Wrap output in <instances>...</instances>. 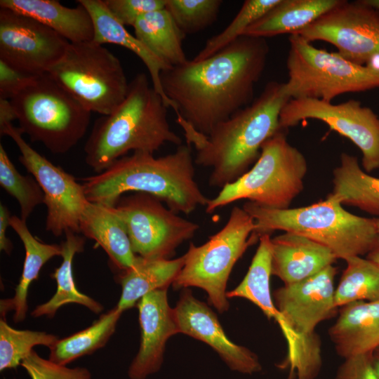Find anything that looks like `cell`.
<instances>
[{
  "label": "cell",
  "instance_id": "cell-41",
  "mask_svg": "<svg viewBox=\"0 0 379 379\" xmlns=\"http://www.w3.org/2000/svg\"><path fill=\"white\" fill-rule=\"evenodd\" d=\"M11 215L8 208L1 203L0 204V249L6 254H11L13 244L6 237V230L10 226Z\"/></svg>",
  "mask_w": 379,
  "mask_h": 379
},
{
  "label": "cell",
  "instance_id": "cell-30",
  "mask_svg": "<svg viewBox=\"0 0 379 379\" xmlns=\"http://www.w3.org/2000/svg\"><path fill=\"white\" fill-rule=\"evenodd\" d=\"M133 27L135 36L168 67L188 60L182 48L185 35L165 8L142 15Z\"/></svg>",
  "mask_w": 379,
  "mask_h": 379
},
{
  "label": "cell",
  "instance_id": "cell-44",
  "mask_svg": "<svg viewBox=\"0 0 379 379\" xmlns=\"http://www.w3.org/2000/svg\"><path fill=\"white\" fill-rule=\"evenodd\" d=\"M366 258L379 265V240L373 249L367 254Z\"/></svg>",
  "mask_w": 379,
  "mask_h": 379
},
{
  "label": "cell",
  "instance_id": "cell-18",
  "mask_svg": "<svg viewBox=\"0 0 379 379\" xmlns=\"http://www.w3.org/2000/svg\"><path fill=\"white\" fill-rule=\"evenodd\" d=\"M141 328L138 352L128 370L131 379H145L159 370L168 339L178 333L173 308L168 304L167 288L152 291L137 303Z\"/></svg>",
  "mask_w": 379,
  "mask_h": 379
},
{
  "label": "cell",
  "instance_id": "cell-45",
  "mask_svg": "<svg viewBox=\"0 0 379 379\" xmlns=\"http://www.w3.org/2000/svg\"><path fill=\"white\" fill-rule=\"evenodd\" d=\"M367 4L379 11V0H364Z\"/></svg>",
  "mask_w": 379,
  "mask_h": 379
},
{
  "label": "cell",
  "instance_id": "cell-37",
  "mask_svg": "<svg viewBox=\"0 0 379 379\" xmlns=\"http://www.w3.org/2000/svg\"><path fill=\"white\" fill-rule=\"evenodd\" d=\"M32 379H91L85 368H67L41 357L34 350L21 362Z\"/></svg>",
  "mask_w": 379,
  "mask_h": 379
},
{
  "label": "cell",
  "instance_id": "cell-2",
  "mask_svg": "<svg viewBox=\"0 0 379 379\" xmlns=\"http://www.w3.org/2000/svg\"><path fill=\"white\" fill-rule=\"evenodd\" d=\"M291 100L284 82H268L260 95L204 135L189 124L181 128L187 145L196 149L194 163L211 168V187L222 188L248 171L263 144L278 131L279 115Z\"/></svg>",
  "mask_w": 379,
  "mask_h": 379
},
{
  "label": "cell",
  "instance_id": "cell-33",
  "mask_svg": "<svg viewBox=\"0 0 379 379\" xmlns=\"http://www.w3.org/2000/svg\"><path fill=\"white\" fill-rule=\"evenodd\" d=\"M0 185L18 201L20 218L27 220L34 208L44 204V194L33 176L23 175L17 170L4 146L0 144Z\"/></svg>",
  "mask_w": 379,
  "mask_h": 379
},
{
  "label": "cell",
  "instance_id": "cell-9",
  "mask_svg": "<svg viewBox=\"0 0 379 379\" xmlns=\"http://www.w3.org/2000/svg\"><path fill=\"white\" fill-rule=\"evenodd\" d=\"M253 218L243 208L234 206L225 225L201 246L190 244L185 263L173 285L176 288L194 286L204 290L210 303L219 312L229 309L227 283L233 267L251 243Z\"/></svg>",
  "mask_w": 379,
  "mask_h": 379
},
{
  "label": "cell",
  "instance_id": "cell-24",
  "mask_svg": "<svg viewBox=\"0 0 379 379\" xmlns=\"http://www.w3.org/2000/svg\"><path fill=\"white\" fill-rule=\"evenodd\" d=\"M89 12L94 25L93 40L100 44H112L134 53L145 64L149 73L152 86L166 105L175 110L173 103L165 95L161 81V72L168 67L154 55L135 36L131 34L106 7L103 0H77Z\"/></svg>",
  "mask_w": 379,
  "mask_h": 379
},
{
  "label": "cell",
  "instance_id": "cell-40",
  "mask_svg": "<svg viewBox=\"0 0 379 379\" xmlns=\"http://www.w3.org/2000/svg\"><path fill=\"white\" fill-rule=\"evenodd\" d=\"M334 379H379L371 360V353L344 359Z\"/></svg>",
  "mask_w": 379,
  "mask_h": 379
},
{
  "label": "cell",
  "instance_id": "cell-3",
  "mask_svg": "<svg viewBox=\"0 0 379 379\" xmlns=\"http://www.w3.org/2000/svg\"><path fill=\"white\" fill-rule=\"evenodd\" d=\"M81 180L88 201L109 206L126 192H142L156 197L176 213L189 215L198 206H206L210 199L195 180L194 160L187 144L159 157L133 152Z\"/></svg>",
  "mask_w": 379,
  "mask_h": 379
},
{
  "label": "cell",
  "instance_id": "cell-36",
  "mask_svg": "<svg viewBox=\"0 0 379 379\" xmlns=\"http://www.w3.org/2000/svg\"><path fill=\"white\" fill-rule=\"evenodd\" d=\"M222 4L221 0H166L165 8L186 36L213 25Z\"/></svg>",
  "mask_w": 379,
  "mask_h": 379
},
{
  "label": "cell",
  "instance_id": "cell-1",
  "mask_svg": "<svg viewBox=\"0 0 379 379\" xmlns=\"http://www.w3.org/2000/svg\"><path fill=\"white\" fill-rule=\"evenodd\" d=\"M266 39L241 36L213 55L163 70L160 81L177 122L207 135L253 101L267 61Z\"/></svg>",
  "mask_w": 379,
  "mask_h": 379
},
{
  "label": "cell",
  "instance_id": "cell-22",
  "mask_svg": "<svg viewBox=\"0 0 379 379\" xmlns=\"http://www.w3.org/2000/svg\"><path fill=\"white\" fill-rule=\"evenodd\" d=\"M0 7L35 19L70 43L93 40L92 18L80 4L69 8L55 0H1Z\"/></svg>",
  "mask_w": 379,
  "mask_h": 379
},
{
  "label": "cell",
  "instance_id": "cell-34",
  "mask_svg": "<svg viewBox=\"0 0 379 379\" xmlns=\"http://www.w3.org/2000/svg\"><path fill=\"white\" fill-rule=\"evenodd\" d=\"M58 340L44 331L17 330L4 319L0 320V371L16 368L36 345L51 347Z\"/></svg>",
  "mask_w": 379,
  "mask_h": 379
},
{
  "label": "cell",
  "instance_id": "cell-31",
  "mask_svg": "<svg viewBox=\"0 0 379 379\" xmlns=\"http://www.w3.org/2000/svg\"><path fill=\"white\" fill-rule=\"evenodd\" d=\"M123 311L117 306L89 327L58 339L50 349L49 360L62 366L103 347L114 333Z\"/></svg>",
  "mask_w": 379,
  "mask_h": 379
},
{
  "label": "cell",
  "instance_id": "cell-10",
  "mask_svg": "<svg viewBox=\"0 0 379 379\" xmlns=\"http://www.w3.org/2000/svg\"><path fill=\"white\" fill-rule=\"evenodd\" d=\"M47 74L87 109L101 116L122 102L129 85L119 58L94 41L70 43Z\"/></svg>",
  "mask_w": 379,
  "mask_h": 379
},
{
  "label": "cell",
  "instance_id": "cell-32",
  "mask_svg": "<svg viewBox=\"0 0 379 379\" xmlns=\"http://www.w3.org/2000/svg\"><path fill=\"white\" fill-rule=\"evenodd\" d=\"M346 267L335 289L338 308L355 301L379 300V265L361 256L345 260Z\"/></svg>",
  "mask_w": 379,
  "mask_h": 379
},
{
  "label": "cell",
  "instance_id": "cell-23",
  "mask_svg": "<svg viewBox=\"0 0 379 379\" xmlns=\"http://www.w3.org/2000/svg\"><path fill=\"white\" fill-rule=\"evenodd\" d=\"M79 229L80 233L102 248L119 270L124 271L134 265L138 255L114 206L89 201L81 217Z\"/></svg>",
  "mask_w": 379,
  "mask_h": 379
},
{
  "label": "cell",
  "instance_id": "cell-5",
  "mask_svg": "<svg viewBox=\"0 0 379 379\" xmlns=\"http://www.w3.org/2000/svg\"><path fill=\"white\" fill-rule=\"evenodd\" d=\"M254 220V235L281 230L310 238L328 248L340 259L368 254L379 240L375 218L345 210L332 193L311 205L274 209L247 201L242 207Z\"/></svg>",
  "mask_w": 379,
  "mask_h": 379
},
{
  "label": "cell",
  "instance_id": "cell-28",
  "mask_svg": "<svg viewBox=\"0 0 379 379\" xmlns=\"http://www.w3.org/2000/svg\"><path fill=\"white\" fill-rule=\"evenodd\" d=\"M65 234V240L61 244L62 262L51 274L57 283L56 291L49 300L35 307L32 312L34 317L46 316L52 318L59 308L69 303L83 305L95 314L103 310V306L100 302L80 292L74 282L73 258L75 254L83 252L84 239L72 231H67Z\"/></svg>",
  "mask_w": 379,
  "mask_h": 379
},
{
  "label": "cell",
  "instance_id": "cell-19",
  "mask_svg": "<svg viewBox=\"0 0 379 379\" xmlns=\"http://www.w3.org/2000/svg\"><path fill=\"white\" fill-rule=\"evenodd\" d=\"M272 275L284 285L310 278L335 261L325 246L306 237L285 232L271 239Z\"/></svg>",
  "mask_w": 379,
  "mask_h": 379
},
{
  "label": "cell",
  "instance_id": "cell-26",
  "mask_svg": "<svg viewBox=\"0 0 379 379\" xmlns=\"http://www.w3.org/2000/svg\"><path fill=\"white\" fill-rule=\"evenodd\" d=\"M340 0H280L242 36L266 39L293 34L307 27L339 3Z\"/></svg>",
  "mask_w": 379,
  "mask_h": 379
},
{
  "label": "cell",
  "instance_id": "cell-13",
  "mask_svg": "<svg viewBox=\"0 0 379 379\" xmlns=\"http://www.w3.org/2000/svg\"><path fill=\"white\" fill-rule=\"evenodd\" d=\"M309 119L325 123L350 140L362 154L365 171L379 168V117L370 107L356 100L333 104L313 98H293L281 111L279 126L288 130Z\"/></svg>",
  "mask_w": 379,
  "mask_h": 379
},
{
  "label": "cell",
  "instance_id": "cell-29",
  "mask_svg": "<svg viewBox=\"0 0 379 379\" xmlns=\"http://www.w3.org/2000/svg\"><path fill=\"white\" fill-rule=\"evenodd\" d=\"M333 192L342 204L379 218V178L362 169L357 157L343 152L333 171Z\"/></svg>",
  "mask_w": 379,
  "mask_h": 379
},
{
  "label": "cell",
  "instance_id": "cell-15",
  "mask_svg": "<svg viewBox=\"0 0 379 379\" xmlns=\"http://www.w3.org/2000/svg\"><path fill=\"white\" fill-rule=\"evenodd\" d=\"M70 42L35 19L0 7V60L22 72L48 73Z\"/></svg>",
  "mask_w": 379,
  "mask_h": 379
},
{
  "label": "cell",
  "instance_id": "cell-35",
  "mask_svg": "<svg viewBox=\"0 0 379 379\" xmlns=\"http://www.w3.org/2000/svg\"><path fill=\"white\" fill-rule=\"evenodd\" d=\"M280 0H246L239 11L226 28L208 39L203 48L192 59L204 60L243 35L245 30L261 18Z\"/></svg>",
  "mask_w": 379,
  "mask_h": 379
},
{
  "label": "cell",
  "instance_id": "cell-6",
  "mask_svg": "<svg viewBox=\"0 0 379 379\" xmlns=\"http://www.w3.org/2000/svg\"><path fill=\"white\" fill-rule=\"evenodd\" d=\"M280 129L262 146L252 168L209 199L206 212L241 199L274 209L288 208L304 189L308 166L304 154L291 145Z\"/></svg>",
  "mask_w": 379,
  "mask_h": 379
},
{
  "label": "cell",
  "instance_id": "cell-46",
  "mask_svg": "<svg viewBox=\"0 0 379 379\" xmlns=\"http://www.w3.org/2000/svg\"><path fill=\"white\" fill-rule=\"evenodd\" d=\"M375 225H376L377 230L379 233V218H375Z\"/></svg>",
  "mask_w": 379,
  "mask_h": 379
},
{
  "label": "cell",
  "instance_id": "cell-14",
  "mask_svg": "<svg viewBox=\"0 0 379 379\" xmlns=\"http://www.w3.org/2000/svg\"><path fill=\"white\" fill-rule=\"evenodd\" d=\"M296 34L310 43H329L344 58L364 65L379 57V11L364 0H340Z\"/></svg>",
  "mask_w": 379,
  "mask_h": 379
},
{
  "label": "cell",
  "instance_id": "cell-21",
  "mask_svg": "<svg viewBox=\"0 0 379 379\" xmlns=\"http://www.w3.org/2000/svg\"><path fill=\"white\" fill-rule=\"evenodd\" d=\"M272 251L270 234H262L248 270L241 282L227 292V298H243L258 306L267 317L279 324L287 342L289 357L298 350L301 340L289 328L283 316L277 309L270 291Z\"/></svg>",
  "mask_w": 379,
  "mask_h": 379
},
{
  "label": "cell",
  "instance_id": "cell-11",
  "mask_svg": "<svg viewBox=\"0 0 379 379\" xmlns=\"http://www.w3.org/2000/svg\"><path fill=\"white\" fill-rule=\"evenodd\" d=\"M123 221L135 254L169 259L199 225L178 215L154 196L142 192L121 197L114 206Z\"/></svg>",
  "mask_w": 379,
  "mask_h": 379
},
{
  "label": "cell",
  "instance_id": "cell-20",
  "mask_svg": "<svg viewBox=\"0 0 379 379\" xmlns=\"http://www.w3.org/2000/svg\"><path fill=\"white\" fill-rule=\"evenodd\" d=\"M340 308L328 329L337 354L345 359L371 353L379 347V300L355 301Z\"/></svg>",
  "mask_w": 379,
  "mask_h": 379
},
{
  "label": "cell",
  "instance_id": "cell-16",
  "mask_svg": "<svg viewBox=\"0 0 379 379\" xmlns=\"http://www.w3.org/2000/svg\"><path fill=\"white\" fill-rule=\"evenodd\" d=\"M337 268L330 265L301 281L284 285L273 294L277 309L300 339H318L314 332L321 321L333 317L335 304L334 279Z\"/></svg>",
  "mask_w": 379,
  "mask_h": 379
},
{
  "label": "cell",
  "instance_id": "cell-39",
  "mask_svg": "<svg viewBox=\"0 0 379 379\" xmlns=\"http://www.w3.org/2000/svg\"><path fill=\"white\" fill-rule=\"evenodd\" d=\"M36 77L13 68L0 60V98L12 99Z\"/></svg>",
  "mask_w": 379,
  "mask_h": 379
},
{
  "label": "cell",
  "instance_id": "cell-17",
  "mask_svg": "<svg viewBox=\"0 0 379 379\" xmlns=\"http://www.w3.org/2000/svg\"><path fill=\"white\" fill-rule=\"evenodd\" d=\"M178 333L204 342L213 348L233 371L252 374L261 370L256 354L232 342L215 314L185 289L173 308Z\"/></svg>",
  "mask_w": 379,
  "mask_h": 379
},
{
  "label": "cell",
  "instance_id": "cell-25",
  "mask_svg": "<svg viewBox=\"0 0 379 379\" xmlns=\"http://www.w3.org/2000/svg\"><path fill=\"white\" fill-rule=\"evenodd\" d=\"M10 227L21 239L25 257L20 281L13 298L1 300V314L14 311L13 321L20 322L26 318L28 305V288L32 282L38 279L40 270L51 258L62 256L61 244H49L40 241L29 232L26 221L17 215H11Z\"/></svg>",
  "mask_w": 379,
  "mask_h": 379
},
{
  "label": "cell",
  "instance_id": "cell-38",
  "mask_svg": "<svg viewBox=\"0 0 379 379\" xmlns=\"http://www.w3.org/2000/svg\"><path fill=\"white\" fill-rule=\"evenodd\" d=\"M117 20L126 26H133L142 15L165 8L166 0H103Z\"/></svg>",
  "mask_w": 379,
  "mask_h": 379
},
{
  "label": "cell",
  "instance_id": "cell-4",
  "mask_svg": "<svg viewBox=\"0 0 379 379\" xmlns=\"http://www.w3.org/2000/svg\"><path fill=\"white\" fill-rule=\"evenodd\" d=\"M168 107L147 75L138 74L122 102L95 120L84 145L86 164L99 173L131 151L154 154L167 142L182 145L171 128Z\"/></svg>",
  "mask_w": 379,
  "mask_h": 379
},
{
  "label": "cell",
  "instance_id": "cell-8",
  "mask_svg": "<svg viewBox=\"0 0 379 379\" xmlns=\"http://www.w3.org/2000/svg\"><path fill=\"white\" fill-rule=\"evenodd\" d=\"M286 60L287 94L331 102L335 97L379 88V66L358 65L291 34Z\"/></svg>",
  "mask_w": 379,
  "mask_h": 379
},
{
  "label": "cell",
  "instance_id": "cell-42",
  "mask_svg": "<svg viewBox=\"0 0 379 379\" xmlns=\"http://www.w3.org/2000/svg\"><path fill=\"white\" fill-rule=\"evenodd\" d=\"M15 119L17 116L11 100L0 98V128L11 124Z\"/></svg>",
  "mask_w": 379,
  "mask_h": 379
},
{
  "label": "cell",
  "instance_id": "cell-12",
  "mask_svg": "<svg viewBox=\"0 0 379 379\" xmlns=\"http://www.w3.org/2000/svg\"><path fill=\"white\" fill-rule=\"evenodd\" d=\"M0 134L9 136L16 144L20 152L19 161L43 190L47 213L46 230L55 237L67 231L80 233V219L89 202L83 185L34 149L22 138L19 127L6 125L0 128Z\"/></svg>",
  "mask_w": 379,
  "mask_h": 379
},
{
  "label": "cell",
  "instance_id": "cell-7",
  "mask_svg": "<svg viewBox=\"0 0 379 379\" xmlns=\"http://www.w3.org/2000/svg\"><path fill=\"white\" fill-rule=\"evenodd\" d=\"M10 100L22 133L55 154L72 149L90 124L91 112L47 73L37 76Z\"/></svg>",
  "mask_w": 379,
  "mask_h": 379
},
{
  "label": "cell",
  "instance_id": "cell-27",
  "mask_svg": "<svg viewBox=\"0 0 379 379\" xmlns=\"http://www.w3.org/2000/svg\"><path fill=\"white\" fill-rule=\"evenodd\" d=\"M185 263L175 259H146L138 255L134 265L119 277L121 295L117 307L123 312L137 305L146 294L173 284Z\"/></svg>",
  "mask_w": 379,
  "mask_h": 379
},
{
  "label": "cell",
  "instance_id": "cell-43",
  "mask_svg": "<svg viewBox=\"0 0 379 379\" xmlns=\"http://www.w3.org/2000/svg\"><path fill=\"white\" fill-rule=\"evenodd\" d=\"M371 357L374 370L379 378V347L371 353Z\"/></svg>",
  "mask_w": 379,
  "mask_h": 379
}]
</instances>
